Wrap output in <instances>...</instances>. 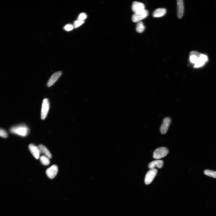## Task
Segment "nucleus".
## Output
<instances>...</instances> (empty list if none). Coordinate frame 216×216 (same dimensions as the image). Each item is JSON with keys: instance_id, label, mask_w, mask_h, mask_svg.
Segmentation results:
<instances>
[{"instance_id": "f257e3e1", "label": "nucleus", "mask_w": 216, "mask_h": 216, "mask_svg": "<svg viewBox=\"0 0 216 216\" xmlns=\"http://www.w3.org/2000/svg\"><path fill=\"white\" fill-rule=\"evenodd\" d=\"M10 131L13 133L21 136L25 137L28 134L29 130L26 126L21 125L12 127Z\"/></svg>"}, {"instance_id": "f03ea898", "label": "nucleus", "mask_w": 216, "mask_h": 216, "mask_svg": "<svg viewBox=\"0 0 216 216\" xmlns=\"http://www.w3.org/2000/svg\"><path fill=\"white\" fill-rule=\"evenodd\" d=\"M169 153V149L165 147L158 148L153 153V157L156 159H159L166 156Z\"/></svg>"}, {"instance_id": "7ed1b4c3", "label": "nucleus", "mask_w": 216, "mask_h": 216, "mask_svg": "<svg viewBox=\"0 0 216 216\" xmlns=\"http://www.w3.org/2000/svg\"><path fill=\"white\" fill-rule=\"evenodd\" d=\"M50 108V104L48 99L47 98L44 99L41 107V118L43 120L46 118Z\"/></svg>"}, {"instance_id": "20e7f679", "label": "nucleus", "mask_w": 216, "mask_h": 216, "mask_svg": "<svg viewBox=\"0 0 216 216\" xmlns=\"http://www.w3.org/2000/svg\"><path fill=\"white\" fill-rule=\"evenodd\" d=\"M148 15V11L145 10L138 13H135L132 16V20L134 22H138L147 17Z\"/></svg>"}, {"instance_id": "39448f33", "label": "nucleus", "mask_w": 216, "mask_h": 216, "mask_svg": "<svg viewBox=\"0 0 216 216\" xmlns=\"http://www.w3.org/2000/svg\"><path fill=\"white\" fill-rule=\"evenodd\" d=\"M157 173V169H151L147 173L145 179L146 184L149 185L151 183Z\"/></svg>"}, {"instance_id": "423d86ee", "label": "nucleus", "mask_w": 216, "mask_h": 216, "mask_svg": "<svg viewBox=\"0 0 216 216\" xmlns=\"http://www.w3.org/2000/svg\"><path fill=\"white\" fill-rule=\"evenodd\" d=\"M132 10L135 13L142 12L145 10V6L142 3L135 1L133 3Z\"/></svg>"}, {"instance_id": "0eeeda50", "label": "nucleus", "mask_w": 216, "mask_h": 216, "mask_svg": "<svg viewBox=\"0 0 216 216\" xmlns=\"http://www.w3.org/2000/svg\"><path fill=\"white\" fill-rule=\"evenodd\" d=\"M62 74L61 71L56 72L53 74L50 78L47 83L48 87H51L53 85Z\"/></svg>"}, {"instance_id": "6e6552de", "label": "nucleus", "mask_w": 216, "mask_h": 216, "mask_svg": "<svg viewBox=\"0 0 216 216\" xmlns=\"http://www.w3.org/2000/svg\"><path fill=\"white\" fill-rule=\"evenodd\" d=\"M58 171V168L57 165H53L47 170L46 173L49 178L52 179L56 175Z\"/></svg>"}, {"instance_id": "1a4fd4ad", "label": "nucleus", "mask_w": 216, "mask_h": 216, "mask_svg": "<svg viewBox=\"0 0 216 216\" xmlns=\"http://www.w3.org/2000/svg\"><path fill=\"white\" fill-rule=\"evenodd\" d=\"M171 122V120L169 118H167L164 119L160 128V131L162 134H164L166 133Z\"/></svg>"}, {"instance_id": "9d476101", "label": "nucleus", "mask_w": 216, "mask_h": 216, "mask_svg": "<svg viewBox=\"0 0 216 216\" xmlns=\"http://www.w3.org/2000/svg\"><path fill=\"white\" fill-rule=\"evenodd\" d=\"M177 16L179 19H181L183 16L184 13V5L182 0L177 1Z\"/></svg>"}, {"instance_id": "9b49d317", "label": "nucleus", "mask_w": 216, "mask_h": 216, "mask_svg": "<svg viewBox=\"0 0 216 216\" xmlns=\"http://www.w3.org/2000/svg\"><path fill=\"white\" fill-rule=\"evenodd\" d=\"M29 148L31 153L35 158L36 159H39L40 153L38 147L34 144H31L29 145Z\"/></svg>"}, {"instance_id": "f8f14e48", "label": "nucleus", "mask_w": 216, "mask_h": 216, "mask_svg": "<svg viewBox=\"0 0 216 216\" xmlns=\"http://www.w3.org/2000/svg\"><path fill=\"white\" fill-rule=\"evenodd\" d=\"M163 164L164 162L162 160H155L149 163L148 165V167L151 169H154L155 167L161 169L162 167Z\"/></svg>"}, {"instance_id": "ddd939ff", "label": "nucleus", "mask_w": 216, "mask_h": 216, "mask_svg": "<svg viewBox=\"0 0 216 216\" xmlns=\"http://www.w3.org/2000/svg\"><path fill=\"white\" fill-rule=\"evenodd\" d=\"M38 147L40 154L44 155V156L48 157L49 159L51 158L52 155L51 153L45 146L42 145H39Z\"/></svg>"}, {"instance_id": "4468645a", "label": "nucleus", "mask_w": 216, "mask_h": 216, "mask_svg": "<svg viewBox=\"0 0 216 216\" xmlns=\"http://www.w3.org/2000/svg\"><path fill=\"white\" fill-rule=\"evenodd\" d=\"M166 13V10L164 8H158L155 10L153 14V17L157 18L161 17Z\"/></svg>"}, {"instance_id": "2eb2a0df", "label": "nucleus", "mask_w": 216, "mask_h": 216, "mask_svg": "<svg viewBox=\"0 0 216 216\" xmlns=\"http://www.w3.org/2000/svg\"><path fill=\"white\" fill-rule=\"evenodd\" d=\"M145 29V27L142 22H138L137 24L136 30L137 32L139 33H142L144 30Z\"/></svg>"}, {"instance_id": "dca6fc26", "label": "nucleus", "mask_w": 216, "mask_h": 216, "mask_svg": "<svg viewBox=\"0 0 216 216\" xmlns=\"http://www.w3.org/2000/svg\"><path fill=\"white\" fill-rule=\"evenodd\" d=\"M40 160L43 164L45 165H47L50 163V161L48 158L45 156L43 155L40 157Z\"/></svg>"}, {"instance_id": "f3484780", "label": "nucleus", "mask_w": 216, "mask_h": 216, "mask_svg": "<svg viewBox=\"0 0 216 216\" xmlns=\"http://www.w3.org/2000/svg\"><path fill=\"white\" fill-rule=\"evenodd\" d=\"M206 175L214 178H216V171L209 170H206L204 171Z\"/></svg>"}, {"instance_id": "a211bd4d", "label": "nucleus", "mask_w": 216, "mask_h": 216, "mask_svg": "<svg viewBox=\"0 0 216 216\" xmlns=\"http://www.w3.org/2000/svg\"><path fill=\"white\" fill-rule=\"evenodd\" d=\"M200 56H197L194 55H190L189 59L190 62L193 63L195 64L199 61V58Z\"/></svg>"}, {"instance_id": "6ab92c4d", "label": "nucleus", "mask_w": 216, "mask_h": 216, "mask_svg": "<svg viewBox=\"0 0 216 216\" xmlns=\"http://www.w3.org/2000/svg\"><path fill=\"white\" fill-rule=\"evenodd\" d=\"M85 22L84 21H80L79 20H77L75 21L73 27L74 28H77L79 26H80L83 24Z\"/></svg>"}, {"instance_id": "aec40b11", "label": "nucleus", "mask_w": 216, "mask_h": 216, "mask_svg": "<svg viewBox=\"0 0 216 216\" xmlns=\"http://www.w3.org/2000/svg\"><path fill=\"white\" fill-rule=\"evenodd\" d=\"M87 18V14L84 13H82L79 15L78 20L79 21H84Z\"/></svg>"}, {"instance_id": "412c9836", "label": "nucleus", "mask_w": 216, "mask_h": 216, "mask_svg": "<svg viewBox=\"0 0 216 216\" xmlns=\"http://www.w3.org/2000/svg\"><path fill=\"white\" fill-rule=\"evenodd\" d=\"M199 59L202 62L206 63L208 61L207 56L204 54H201L199 58Z\"/></svg>"}, {"instance_id": "4be33fe9", "label": "nucleus", "mask_w": 216, "mask_h": 216, "mask_svg": "<svg viewBox=\"0 0 216 216\" xmlns=\"http://www.w3.org/2000/svg\"><path fill=\"white\" fill-rule=\"evenodd\" d=\"M205 63L199 59L198 61L195 64L194 67L195 68H198L202 67Z\"/></svg>"}, {"instance_id": "5701e85b", "label": "nucleus", "mask_w": 216, "mask_h": 216, "mask_svg": "<svg viewBox=\"0 0 216 216\" xmlns=\"http://www.w3.org/2000/svg\"><path fill=\"white\" fill-rule=\"evenodd\" d=\"M73 28V26L72 25L70 24L66 25L64 28V30L67 31H69L72 30Z\"/></svg>"}, {"instance_id": "b1692460", "label": "nucleus", "mask_w": 216, "mask_h": 216, "mask_svg": "<svg viewBox=\"0 0 216 216\" xmlns=\"http://www.w3.org/2000/svg\"><path fill=\"white\" fill-rule=\"evenodd\" d=\"M0 136L4 138L8 137V135L6 132L4 130L0 129Z\"/></svg>"}]
</instances>
